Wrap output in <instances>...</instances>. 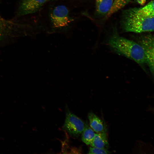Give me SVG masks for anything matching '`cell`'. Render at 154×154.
Wrapping results in <instances>:
<instances>
[{"label": "cell", "mask_w": 154, "mask_h": 154, "mask_svg": "<svg viewBox=\"0 0 154 154\" xmlns=\"http://www.w3.org/2000/svg\"><path fill=\"white\" fill-rule=\"evenodd\" d=\"M47 0L50 1V0Z\"/></svg>", "instance_id": "obj_15"}, {"label": "cell", "mask_w": 154, "mask_h": 154, "mask_svg": "<svg viewBox=\"0 0 154 154\" xmlns=\"http://www.w3.org/2000/svg\"><path fill=\"white\" fill-rule=\"evenodd\" d=\"M85 125L82 119L67 109L63 127L70 135L75 136L80 135L82 132Z\"/></svg>", "instance_id": "obj_5"}, {"label": "cell", "mask_w": 154, "mask_h": 154, "mask_svg": "<svg viewBox=\"0 0 154 154\" xmlns=\"http://www.w3.org/2000/svg\"><path fill=\"white\" fill-rule=\"evenodd\" d=\"M90 145L92 147L108 149L109 145L106 133H96Z\"/></svg>", "instance_id": "obj_10"}, {"label": "cell", "mask_w": 154, "mask_h": 154, "mask_svg": "<svg viewBox=\"0 0 154 154\" xmlns=\"http://www.w3.org/2000/svg\"><path fill=\"white\" fill-rule=\"evenodd\" d=\"M82 133V141L87 145H90L96 134L94 131L88 125L86 124Z\"/></svg>", "instance_id": "obj_11"}, {"label": "cell", "mask_w": 154, "mask_h": 154, "mask_svg": "<svg viewBox=\"0 0 154 154\" xmlns=\"http://www.w3.org/2000/svg\"><path fill=\"white\" fill-rule=\"evenodd\" d=\"M110 47L117 53L143 66L145 63L143 50L138 43L120 36L115 32L109 41Z\"/></svg>", "instance_id": "obj_2"}, {"label": "cell", "mask_w": 154, "mask_h": 154, "mask_svg": "<svg viewBox=\"0 0 154 154\" xmlns=\"http://www.w3.org/2000/svg\"><path fill=\"white\" fill-rule=\"evenodd\" d=\"M13 22L2 19L0 17V42L10 35L15 29Z\"/></svg>", "instance_id": "obj_9"}, {"label": "cell", "mask_w": 154, "mask_h": 154, "mask_svg": "<svg viewBox=\"0 0 154 154\" xmlns=\"http://www.w3.org/2000/svg\"><path fill=\"white\" fill-rule=\"evenodd\" d=\"M90 125L96 133H106V128L103 121L98 117L92 112L88 114Z\"/></svg>", "instance_id": "obj_7"}, {"label": "cell", "mask_w": 154, "mask_h": 154, "mask_svg": "<svg viewBox=\"0 0 154 154\" xmlns=\"http://www.w3.org/2000/svg\"><path fill=\"white\" fill-rule=\"evenodd\" d=\"M138 43L142 48L145 54V63L153 75L154 74L153 36L149 34L142 35L137 38Z\"/></svg>", "instance_id": "obj_3"}, {"label": "cell", "mask_w": 154, "mask_h": 154, "mask_svg": "<svg viewBox=\"0 0 154 154\" xmlns=\"http://www.w3.org/2000/svg\"><path fill=\"white\" fill-rule=\"evenodd\" d=\"M47 0H22L19 5L17 15L23 16L37 11Z\"/></svg>", "instance_id": "obj_6"}, {"label": "cell", "mask_w": 154, "mask_h": 154, "mask_svg": "<svg viewBox=\"0 0 154 154\" xmlns=\"http://www.w3.org/2000/svg\"><path fill=\"white\" fill-rule=\"evenodd\" d=\"M120 24L126 32H151L154 31V16H144L138 12L137 8H130L122 12Z\"/></svg>", "instance_id": "obj_1"}, {"label": "cell", "mask_w": 154, "mask_h": 154, "mask_svg": "<svg viewBox=\"0 0 154 154\" xmlns=\"http://www.w3.org/2000/svg\"><path fill=\"white\" fill-rule=\"evenodd\" d=\"M154 1L152 0L142 7L137 8L138 12L146 17L154 16Z\"/></svg>", "instance_id": "obj_12"}, {"label": "cell", "mask_w": 154, "mask_h": 154, "mask_svg": "<svg viewBox=\"0 0 154 154\" xmlns=\"http://www.w3.org/2000/svg\"><path fill=\"white\" fill-rule=\"evenodd\" d=\"M96 10L100 16L106 15L111 8L114 0H95Z\"/></svg>", "instance_id": "obj_8"}, {"label": "cell", "mask_w": 154, "mask_h": 154, "mask_svg": "<svg viewBox=\"0 0 154 154\" xmlns=\"http://www.w3.org/2000/svg\"><path fill=\"white\" fill-rule=\"evenodd\" d=\"M50 17L52 25L56 28L67 26L72 21L69 16L68 10L63 5L56 7L50 13Z\"/></svg>", "instance_id": "obj_4"}, {"label": "cell", "mask_w": 154, "mask_h": 154, "mask_svg": "<svg viewBox=\"0 0 154 154\" xmlns=\"http://www.w3.org/2000/svg\"><path fill=\"white\" fill-rule=\"evenodd\" d=\"M111 152L107 149L97 148L94 147H90L89 148L88 154H107Z\"/></svg>", "instance_id": "obj_13"}, {"label": "cell", "mask_w": 154, "mask_h": 154, "mask_svg": "<svg viewBox=\"0 0 154 154\" xmlns=\"http://www.w3.org/2000/svg\"><path fill=\"white\" fill-rule=\"evenodd\" d=\"M147 0H136L137 3L141 5H144L146 1Z\"/></svg>", "instance_id": "obj_14"}]
</instances>
